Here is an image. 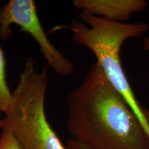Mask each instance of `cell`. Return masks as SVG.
Returning <instances> with one entry per match:
<instances>
[{
    "mask_svg": "<svg viewBox=\"0 0 149 149\" xmlns=\"http://www.w3.org/2000/svg\"><path fill=\"white\" fill-rule=\"evenodd\" d=\"M67 149H87L82 145L77 144V142L72 140L70 139L69 140L67 141Z\"/></svg>",
    "mask_w": 149,
    "mask_h": 149,
    "instance_id": "obj_8",
    "label": "cell"
},
{
    "mask_svg": "<svg viewBox=\"0 0 149 149\" xmlns=\"http://www.w3.org/2000/svg\"><path fill=\"white\" fill-rule=\"evenodd\" d=\"M72 140L87 149H149V137L97 62L66 98Z\"/></svg>",
    "mask_w": 149,
    "mask_h": 149,
    "instance_id": "obj_1",
    "label": "cell"
},
{
    "mask_svg": "<svg viewBox=\"0 0 149 149\" xmlns=\"http://www.w3.org/2000/svg\"><path fill=\"white\" fill-rule=\"evenodd\" d=\"M78 17L81 20H72L70 25L55 29H70L74 42L93 52L108 79L124 96L149 137V124L128 83L120 55L124 42L132 37L142 36L149 30L148 24L121 23L82 12L79 13Z\"/></svg>",
    "mask_w": 149,
    "mask_h": 149,
    "instance_id": "obj_2",
    "label": "cell"
},
{
    "mask_svg": "<svg viewBox=\"0 0 149 149\" xmlns=\"http://www.w3.org/2000/svg\"><path fill=\"white\" fill-rule=\"evenodd\" d=\"M72 3L81 12L121 23L148 5L144 0H74Z\"/></svg>",
    "mask_w": 149,
    "mask_h": 149,
    "instance_id": "obj_5",
    "label": "cell"
},
{
    "mask_svg": "<svg viewBox=\"0 0 149 149\" xmlns=\"http://www.w3.org/2000/svg\"><path fill=\"white\" fill-rule=\"evenodd\" d=\"M1 1H0L1 3ZM12 99V92L6 81V59L3 51L0 46V113L3 114L8 109Z\"/></svg>",
    "mask_w": 149,
    "mask_h": 149,
    "instance_id": "obj_6",
    "label": "cell"
},
{
    "mask_svg": "<svg viewBox=\"0 0 149 149\" xmlns=\"http://www.w3.org/2000/svg\"><path fill=\"white\" fill-rule=\"evenodd\" d=\"M143 46L146 51L149 52V37H144V39H143Z\"/></svg>",
    "mask_w": 149,
    "mask_h": 149,
    "instance_id": "obj_10",
    "label": "cell"
},
{
    "mask_svg": "<svg viewBox=\"0 0 149 149\" xmlns=\"http://www.w3.org/2000/svg\"><path fill=\"white\" fill-rule=\"evenodd\" d=\"M18 26L34 39L48 66L61 76H68L74 70L73 63L52 44L46 34L33 0H10L0 8V39L7 40L12 35L11 26Z\"/></svg>",
    "mask_w": 149,
    "mask_h": 149,
    "instance_id": "obj_4",
    "label": "cell"
},
{
    "mask_svg": "<svg viewBox=\"0 0 149 149\" xmlns=\"http://www.w3.org/2000/svg\"><path fill=\"white\" fill-rule=\"evenodd\" d=\"M0 149H22L15 135L10 128L5 127L1 129Z\"/></svg>",
    "mask_w": 149,
    "mask_h": 149,
    "instance_id": "obj_7",
    "label": "cell"
},
{
    "mask_svg": "<svg viewBox=\"0 0 149 149\" xmlns=\"http://www.w3.org/2000/svg\"><path fill=\"white\" fill-rule=\"evenodd\" d=\"M48 86L47 67L38 71L34 61L28 59L3 117L5 127L12 130L22 149H67L46 117Z\"/></svg>",
    "mask_w": 149,
    "mask_h": 149,
    "instance_id": "obj_3",
    "label": "cell"
},
{
    "mask_svg": "<svg viewBox=\"0 0 149 149\" xmlns=\"http://www.w3.org/2000/svg\"><path fill=\"white\" fill-rule=\"evenodd\" d=\"M5 127V120L4 118L0 120V129H3Z\"/></svg>",
    "mask_w": 149,
    "mask_h": 149,
    "instance_id": "obj_11",
    "label": "cell"
},
{
    "mask_svg": "<svg viewBox=\"0 0 149 149\" xmlns=\"http://www.w3.org/2000/svg\"><path fill=\"white\" fill-rule=\"evenodd\" d=\"M141 111L143 112V114L146 117V120L147 121V122L149 124V110L146 108L144 106H141Z\"/></svg>",
    "mask_w": 149,
    "mask_h": 149,
    "instance_id": "obj_9",
    "label": "cell"
}]
</instances>
